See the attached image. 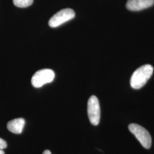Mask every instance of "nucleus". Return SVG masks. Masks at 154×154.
Listing matches in <instances>:
<instances>
[{"instance_id": "obj_1", "label": "nucleus", "mask_w": 154, "mask_h": 154, "mask_svg": "<svg viewBox=\"0 0 154 154\" xmlns=\"http://www.w3.org/2000/svg\"><path fill=\"white\" fill-rule=\"evenodd\" d=\"M154 69L149 65L140 67L132 74L130 80L131 86L134 89H140L143 87L152 75Z\"/></svg>"}, {"instance_id": "obj_2", "label": "nucleus", "mask_w": 154, "mask_h": 154, "mask_svg": "<svg viewBox=\"0 0 154 154\" xmlns=\"http://www.w3.org/2000/svg\"><path fill=\"white\" fill-rule=\"evenodd\" d=\"M128 129L145 149H150L152 139L149 133L146 128L137 124L132 123L128 126Z\"/></svg>"}, {"instance_id": "obj_3", "label": "nucleus", "mask_w": 154, "mask_h": 154, "mask_svg": "<svg viewBox=\"0 0 154 154\" xmlns=\"http://www.w3.org/2000/svg\"><path fill=\"white\" fill-rule=\"evenodd\" d=\"M55 77L54 72L51 69H42L36 72L32 78V84L34 88H39L45 84L53 81Z\"/></svg>"}, {"instance_id": "obj_4", "label": "nucleus", "mask_w": 154, "mask_h": 154, "mask_svg": "<svg viewBox=\"0 0 154 154\" xmlns=\"http://www.w3.org/2000/svg\"><path fill=\"white\" fill-rule=\"evenodd\" d=\"M75 16V12L72 9L66 8L62 9L51 17L49 21V25L51 28H57L73 19Z\"/></svg>"}, {"instance_id": "obj_5", "label": "nucleus", "mask_w": 154, "mask_h": 154, "mask_svg": "<svg viewBox=\"0 0 154 154\" xmlns=\"http://www.w3.org/2000/svg\"><path fill=\"white\" fill-rule=\"evenodd\" d=\"M88 114L91 123L94 126H97L100 121V109L99 100L95 95H92L88 99Z\"/></svg>"}, {"instance_id": "obj_6", "label": "nucleus", "mask_w": 154, "mask_h": 154, "mask_svg": "<svg viewBox=\"0 0 154 154\" xmlns=\"http://www.w3.org/2000/svg\"><path fill=\"white\" fill-rule=\"evenodd\" d=\"M154 4V0H128L126 8L131 11H140Z\"/></svg>"}, {"instance_id": "obj_7", "label": "nucleus", "mask_w": 154, "mask_h": 154, "mask_svg": "<svg viewBox=\"0 0 154 154\" xmlns=\"http://www.w3.org/2000/svg\"><path fill=\"white\" fill-rule=\"evenodd\" d=\"M25 125V119L20 118L9 122L7 124V128L9 131L14 134H20L22 133Z\"/></svg>"}, {"instance_id": "obj_8", "label": "nucleus", "mask_w": 154, "mask_h": 154, "mask_svg": "<svg viewBox=\"0 0 154 154\" xmlns=\"http://www.w3.org/2000/svg\"><path fill=\"white\" fill-rule=\"evenodd\" d=\"M14 5L18 8H27L31 5L33 2V0H13Z\"/></svg>"}, {"instance_id": "obj_9", "label": "nucleus", "mask_w": 154, "mask_h": 154, "mask_svg": "<svg viewBox=\"0 0 154 154\" xmlns=\"http://www.w3.org/2000/svg\"><path fill=\"white\" fill-rule=\"evenodd\" d=\"M6 147H7V143L6 142L5 140L0 138V149H6Z\"/></svg>"}, {"instance_id": "obj_10", "label": "nucleus", "mask_w": 154, "mask_h": 154, "mask_svg": "<svg viewBox=\"0 0 154 154\" xmlns=\"http://www.w3.org/2000/svg\"><path fill=\"white\" fill-rule=\"evenodd\" d=\"M42 154H51V153L49 150L47 149V150H45Z\"/></svg>"}, {"instance_id": "obj_11", "label": "nucleus", "mask_w": 154, "mask_h": 154, "mask_svg": "<svg viewBox=\"0 0 154 154\" xmlns=\"http://www.w3.org/2000/svg\"><path fill=\"white\" fill-rule=\"evenodd\" d=\"M0 154H5L4 151L2 149H0Z\"/></svg>"}]
</instances>
